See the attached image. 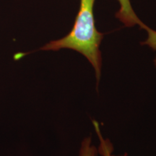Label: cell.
Masks as SVG:
<instances>
[{"label": "cell", "instance_id": "1", "mask_svg": "<svg viewBox=\"0 0 156 156\" xmlns=\"http://www.w3.org/2000/svg\"><path fill=\"white\" fill-rule=\"evenodd\" d=\"M95 0H80V6L72 30L64 38L52 41L41 48L43 51L68 48L79 52L88 60L95 70L97 84L101 75L102 57L100 46L103 34L95 27L94 4Z\"/></svg>", "mask_w": 156, "mask_h": 156}, {"label": "cell", "instance_id": "2", "mask_svg": "<svg viewBox=\"0 0 156 156\" xmlns=\"http://www.w3.org/2000/svg\"><path fill=\"white\" fill-rule=\"evenodd\" d=\"M118 2L119 3L120 8L116 15L117 18L127 27L138 25L144 29L146 25L144 24L139 17L136 16L132 7L130 0H118Z\"/></svg>", "mask_w": 156, "mask_h": 156}, {"label": "cell", "instance_id": "3", "mask_svg": "<svg viewBox=\"0 0 156 156\" xmlns=\"http://www.w3.org/2000/svg\"><path fill=\"white\" fill-rule=\"evenodd\" d=\"M93 123L98 134V136L99 140H100V145H99V148L98 150V153H100L102 156H116L112 154V152L114 151L112 144L111 143V142L108 140H105L103 137L102 134L101 133L98 123L96 121H93Z\"/></svg>", "mask_w": 156, "mask_h": 156}, {"label": "cell", "instance_id": "4", "mask_svg": "<svg viewBox=\"0 0 156 156\" xmlns=\"http://www.w3.org/2000/svg\"><path fill=\"white\" fill-rule=\"evenodd\" d=\"M98 151L97 147L91 145L90 137H86L82 142L79 156H98Z\"/></svg>", "mask_w": 156, "mask_h": 156}, {"label": "cell", "instance_id": "5", "mask_svg": "<svg viewBox=\"0 0 156 156\" xmlns=\"http://www.w3.org/2000/svg\"><path fill=\"white\" fill-rule=\"evenodd\" d=\"M144 30L147 31V38L142 44L144 45H147V46L153 48V49L156 50V31L150 28L147 25L144 28Z\"/></svg>", "mask_w": 156, "mask_h": 156}, {"label": "cell", "instance_id": "6", "mask_svg": "<svg viewBox=\"0 0 156 156\" xmlns=\"http://www.w3.org/2000/svg\"><path fill=\"white\" fill-rule=\"evenodd\" d=\"M154 64H155V66L156 67V57H155V59H154Z\"/></svg>", "mask_w": 156, "mask_h": 156}]
</instances>
